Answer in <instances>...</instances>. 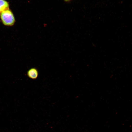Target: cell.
Returning a JSON list of instances; mask_svg holds the SVG:
<instances>
[{
    "mask_svg": "<svg viewBox=\"0 0 132 132\" xmlns=\"http://www.w3.org/2000/svg\"><path fill=\"white\" fill-rule=\"evenodd\" d=\"M0 18L3 24L7 26L13 25L15 22L13 14L9 9L3 11L0 13Z\"/></svg>",
    "mask_w": 132,
    "mask_h": 132,
    "instance_id": "obj_1",
    "label": "cell"
},
{
    "mask_svg": "<svg viewBox=\"0 0 132 132\" xmlns=\"http://www.w3.org/2000/svg\"><path fill=\"white\" fill-rule=\"evenodd\" d=\"M38 74L37 70L35 68H31L27 72V75L28 77L33 79H36L38 77Z\"/></svg>",
    "mask_w": 132,
    "mask_h": 132,
    "instance_id": "obj_2",
    "label": "cell"
},
{
    "mask_svg": "<svg viewBox=\"0 0 132 132\" xmlns=\"http://www.w3.org/2000/svg\"><path fill=\"white\" fill-rule=\"evenodd\" d=\"M9 4L5 0H0V13L3 11L9 9Z\"/></svg>",
    "mask_w": 132,
    "mask_h": 132,
    "instance_id": "obj_3",
    "label": "cell"
},
{
    "mask_svg": "<svg viewBox=\"0 0 132 132\" xmlns=\"http://www.w3.org/2000/svg\"><path fill=\"white\" fill-rule=\"evenodd\" d=\"M64 0L65 1H69L71 0Z\"/></svg>",
    "mask_w": 132,
    "mask_h": 132,
    "instance_id": "obj_4",
    "label": "cell"
}]
</instances>
